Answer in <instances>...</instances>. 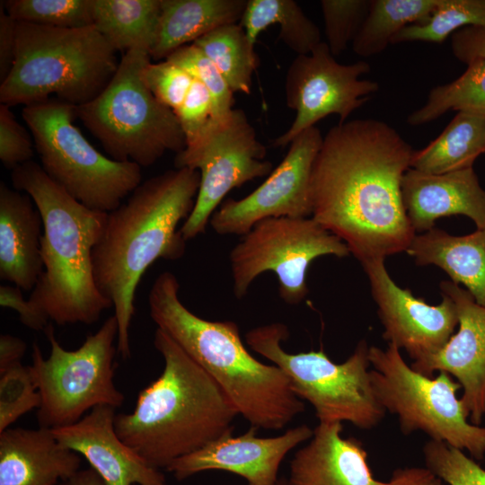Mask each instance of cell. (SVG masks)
I'll return each mask as SVG.
<instances>
[{
	"label": "cell",
	"mask_w": 485,
	"mask_h": 485,
	"mask_svg": "<svg viewBox=\"0 0 485 485\" xmlns=\"http://www.w3.org/2000/svg\"><path fill=\"white\" fill-rule=\"evenodd\" d=\"M413 152L375 119L339 123L323 137L311 175L312 217L361 265L406 251L416 236L401 198Z\"/></svg>",
	"instance_id": "1"
},
{
	"label": "cell",
	"mask_w": 485,
	"mask_h": 485,
	"mask_svg": "<svg viewBox=\"0 0 485 485\" xmlns=\"http://www.w3.org/2000/svg\"><path fill=\"white\" fill-rule=\"evenodd\" d=\"M349 254L348 246L312 216L267 218L242 235L230 252L233 291L242 298L255 278L271 271L282 300L298 304L309 293L306 274L313 260Z\"/></svg>",
	"instance_id": "12"
},
{
	"label": "cell",
	"mask_w": 485,
	"mask_h": 485,
	"mask_svg": "<svg viewBox=\"0 0 485 485\" xmlns=\"http://www.w3.org/2000/svg\"><path fill=\"white\" fill-rule=\"evenodd\" d=\"M418 265H436L451 281L462 284L485 307V228L453 235L432 228L414 237L406 251Z\"/></svg>",
	"instance_id": "24"
},
{
	"label": "cell",
	"mask_w": 485,
	"mask_h": 485,
	"mask_svg": "<svg viewBox=\"0 0 485 485\" xmlns=\"http://www.w3.org/2000/svg\"><path fill=\"white\" fill-rule=\"evenodd\" d=\"M0 433L25 413L39 409L40 395L30 366L22 363L0 374Z\"/></svg>",
	"instance_id": "36"
},
{
	"label": "cell",
	"mask_w": 485,
	"mask_h": 485,
	"mask_svg": "<svg viewBox=\"0 0 485 485\" xmlns=\"http://www.w3.org/2000/svg\"><path fill=\"white\" fill-rule=\"evenodd\" d=\"M251 426L244 434L228 432L196 452L173 461L166 470L181 481L204 471H226L244 478L249 485H276L285 456L313 433L307 425L290 428L273 437L257 436Z\"/></svg>",
	"instance_id": "18"
},
{
	"label": "cell",
	"mask_w": 485,
	"mask_h": 485,
	"mask_svg": "<svg viewBox=\"0 0 485 485\" xmlns=\"http://www.w3.org/2000/svg\"><path fill=\"white\" fill-rule=\"evenodd\" d=\"M485 24V0H440L423 22L408 25L392 44L411 41L442 43L467 26Z\"/></svg>",
	"instance_id": "32"
},
{
	"label": "cell",
	"mask_w": 485,
	"mask_h": 485,
	"mask_svg": "<svg viewBox=\"0 0 485 485\" xmlns=\"http://www.w3.org/2000/svg\"><path fill=\"white\" fill-rule=\"evenodd\" d=\"M440 0H371L368 13L352 42L364 57L382 53L397 33L410 24L425 21Z\"/></svg>",
	"instance_id": "29"
},
{
	"label": "cell",
	"mask_w": 485,
	"mask_h": 485,
	"mask_svg": "<svg viewBox=\"0 0 485 485\" xmlns=\"http://www.w3.org/2000/svg\"><path fill=\"white\" fill-rule=\"evenodd\" d=\"M247 0H161L157 40L151 51L164 60L213 30L241 21Z\"/></svg>",
	"instance_id": "25"
},
{
	"label": "cell",
	"mask_w": 485,
	"mask_h": 485,
	"mask_svg": "<svg viewBox=\"0 0 485 485\" xmlns=\"http://www.w3.org/2000/svg\"><path fill=\"white\" fill-rule=\"evenodd\" d=\"M141 76L154 96L173 111L181 106L193 82L185 69L167 59L148 62Z\"/></svg>",
	"instance_id": "38"
},
{
	"label": "cell",
	"mask_w": 485,
	"mask_h": 485,
	"mask_svg": "<svg viewBox=\"0 0 485 485\" xmlns=\"http://www.w3.org/2000/svg\"><path fill=\"white\" fill-rule=\"evenodd\" d=\"M162 374L139 393L131 413L115 417L119 437L150 466L166 469L225 433L238 414L217 383L157 328Z\"/></svg>",
	"instance_id": "4"
},
{
	"label": "cell",
	"mask_w": 485,
	"mask_h": 485,
	"mask_svg": "<svg viewBox=\"0 0 485 485\" xmlns=\"http://www.w3.org/2000/svg\"><path fill=\"white\" fill-rule=\"evenodd\" d=\"M454 56L466 65L485 59V24L467 26L450 37Z\"/></svg>",
	"instance_id": "41"
},
{
	"label": "cell",
	"mask_w": 485,
	"mask_h": 485,
	"mask_svg": "<svg viewBox=\"0 0 485 485\" xmlns=\"http://www.w3.org/2000/svg\"><path fill=\"white\" fill-rule=\"evenodd\" d=\"M165 59L185 69L209 91L215 105V117L227 114L234 108V93L215 64L194 44L186 45Z\"/></svg>",
	"instance_id": "37"
},
{
	"label": "cell",
	"mask_w": 485,
	"mask_h": 485,
	"mask_svg": "<svg viewBox=\"0 0 485 485\" xmlns=\"http://www.w3.org/2000/svg\"><path fill=\"white\" fill-rule=\"evenodd\" d=\"M401 198L415 232H427L438 218L454 215L485 228V190L472 167L439 174L410 168L401 180Z\"/></svg>",
	"instance_id": "20"
},
{
	"label": "cell",
	"mask_w": 485,
	"mask_h": 485,
	"mask_svg": "<svg viewBox=\"0 0 485 485\" xmlns=\"http://www.w3.org/2000/svg\"><path fill=\"white\" fill-rule=\"evenodd\" d=\"M161 0H93V25L116 51L155 45Z\"/></svg>",
	"instance_id": "26"
},
{
	"label": "cell",
	"mask_w": 485,
	"mask_h": 485,
	"mask_svg": "<svg viewBox=\"0 0 485 485\" xmlns=\"http://www.w3.org/2000/svg\"><path fill=\"white\" fill-rule=\"evenodd\" d=\"M342 429L340 422H319L290 462L288 485H386L374 477L361 442L344 438Z\"/></svg>",
	"instance_id": "21"
},
{
	"label": "cell",
	"mask_w": 485,
	"mask_h": 485,
	"mask_svg": "<svg viewBox=\"0 0 485 485\" xmlns=\"http://www.w3.org/2000/svg\"><path fill=\"white\" fill-rule=\"evenodd\" d=\"M199 183L198 171L174 168L141 182L125 202L107 213L102 235L93 250V273L98 289L114 309L117 349L124 359L130 357L137 287L155 260L184 255L186 241L178 227L193 209Z\"/></svg>",
	"instance_id": "3"
},
{
	"label": "cell",
	"mask_w": 485,
	"mask_h": 485,
	"mask_svg": "<svg viewBox=\"0 0 485 485\" xmlns=\"http://www.w3.org/2000/svg\"><path fill=\"white\" fill-rule=\"evenodd\" d=\"M13 187L28 194L43 222L40 253L43 271L24 299L21 288L0 287V304L14 310L34 331L97 322L111 303L98 289L93 250L100 241L107 213L91 209L51 180L41 165L29 161L11 172Z\"/></svg>",
	"instance_id": "2"
},
{
	"label": "cell",
	"mask_w": 485,
	"mask_h": 485,
	"mask_svg": "<svg viewBox=\"0 0 485 485\" xmlns=\"http://www.w3.org/2000/svg\"><path fill=\"white\" fill-rule=\"evenodd\" d=\"M60 485H106L101 478L92 469L79 470L72 477L61 481Z\"/></svg>",
	"instance_id": "45"
},
{
	"label": "cell",
	"mask_w": 485,
	"mask_h": 485,
	"mask_svg": "<svg viewBox=\"0 0 485 485\" xmlns=\"http://www.w3.org/2000/svg\"><path fill=\"white\" fill-rule=\"evenodd\" d=\"M440 289L454 303L459 330L442 348L410 366L429 377L436 371L453 375L463 390L461 401L470 422L481 426L485 415V307L452 281H442Z\"/></svg>",
	"instance_id": "17"
},
{
	"label": "cell",
	"mask_w": 485,
	"mask_h": 485,
	"mask_svg": "<svg viewBox=\"0 0 485 485\" xmlns=\"http://www.w3.org/2000/svg\"><path fill=\"white\" fill-rule=\"evenodd\" d=\"M371 0H322L326 44L340 56L352 44L370 7Z\"/></svg>",
	"instance_id": "35"
},
{
	"label": "cell",
	"mask_w": 485,
	"mask_h": 485,
	"mask_svg": "<svg viewBox=\"0 0 485 485\" xmlns=\"http://www.w3.org/2000/svg\"><path fill=\"white\" fill-rule=\"evenodd\" d=\"M423 456L425 466L446 485H485V470L460 449L430 439Z\"/></svg>",
	"instance_id": "34"
},
{
	"label": "cell",
	"mask_w": 485,
	"mask_h": 485,
	"mask_svg": "<svg viewBox=\"0 0 485 485\" xmlns=\"http://www.w3.org/2000/svg\"><path fill=\"white\" fill-rule=\"evenodd\" d=\"M276 485H288L287 484V479L286 478H280L278 479V482Z\"/></svg>",
	"instance_id": "46"
},
{
	"label": "cell",
	"mask_w": 485,
	"mask_h": 485,
	"mask_svg": "<svg viewBox=\"0 0 485 485\" xmlns=\"http://www.w3.org/2000/svg\"><path fill=\"white\" fill-rule=\"evenodd\" d=\"M27 349L26 343L11 334L0 336V374L22 363Z\"/></svg>",
	"instance_id": "44"
},
{
	"label": "cell",
	"mask_w": 485,
	"mask_h": 485,
	"mask_svg": "<svg viewBox=\"0 0 485 485\" xmlns=\"http://www.w3.org/2000/svg\"><path fill=\"white\" fill-rule=\"evenodd\" d=\"M17 22L4 10L0 3V83L10 73L16 55Z\"/></svg>",
	"instance_id": "42"
},
{
	"label": "cell",
	"mask_w": 485,
	"mask_h": 485,
	"mask_svg": "<svg viewBox=\"0 0 485 485\" xmlns=\"http://www.w3.org/2000/svg\"><path fill=\"white\" fill-rule=\"evenodd\" d=\"M273 24H279L278 39L297 55L310 54L322 41L318 26L295 1L247 0L240 25L252 45Z\"/></svg>",
	"instance_id": "28"
},
{
	"label": "cell",
	"mask_w": 485,
	"mask_h": 485,
	"mask_svg": "<svg viewBox=\"0 0 485 485\" xmlns=\"http://www.w3.org/2000/svg\"><path fill=\"white\" fill-rule=\"evenodd\" d=\"M41 216L31 198L0 183V278L31 291L43 271Z\"/></svg>",
	"instance_id": "23"
},
{
	"label": "cell",
	"mask_w": 485,
	"mask_h": 485,
	"mask_svg": "<svg viewBox=\"0 0 485 485\" xmlns=\"http://www.w3.org/2000/svg\"><path fill=\"white\" fill-rule=\"evenodd\" d=\"M483 153L485 117L457 112L436 139L413 152L410 166L428 173H445L472 167Z\"/></svg>",
	"instance_id": "27"
},
{
	"label": "cell",
	"mask_w": 485,
	"mask_h": 485,
	"mask_svg": "<svg viewBox=\"0 0 485 485\" xmlns=\"http://www.w3.org/2000/svg\"><path fill=\"white\" fill-rule=\"evenodd\" d=\"M115 411L112 406H96L76 423L52 432L61 445L82 454L106 485H166L160 470L119 437Z\"/></svg>",
	"instance_id": "19"
},
{
	"label": "cell",
	"mask_w": 485,
	"mask_h": 485,
	"mask_svg": "<svg viewBox=\"0 0 485 485\" xmlns=\"http://www.w3.org/2000/svg\"><path fill=\"white\" fill-rule=\"evenodd\" d=\"M192 44L215 64L233 93H251L258 58L240 23L218 27Z\"/></svg>",
	"instance_id": "30"
},
{
	"label": "cell",
	"mask_w": 485,
	"mask_h": 485,
	"mask_svg": "<svg viewBox=\"0 0 485 485\" xmlns=\"http://www.w3.org/2000/svg\"><path fill=\"white\" fill-rule=\"evenodd\" d=\"M16 55L0 83V102L24 106L57 99L75 106L99 95L119 61L97 28L63 29L17 22Z\"/></svg>",
	"instance_id": "6"
},
{
	"label": "cell",
	"mask_w": 485,
	"mask_h": 485,
	"mask_svg": "<svg viewBox=\"0 0 485 485\" xmlns=\"http://www.w3.org/2000/svg\"><path fill=\"white\" fill-rule=\"evenodd\" d=\"M323 137L317 127L301 132L261 185L240 199H226L209 224L220 235H244L257 223L273 217L312 216L311 175Z\"/></svg>",
	"instance_id": "15"
},
{
	"label": "cell",
	"mask_w": 485,
	"mask_h": 485,
	"mask_svg": "<svg viewBox=\"0 0 485 485\" xmlns=\"http://www.w3.org/2000/svg\"><path fill=\"white\" fill-rule=\"evenodd\" d=\"M75 105L49 98L23 107L41 167L85 207L109 213L141 183V167L99 152L74 123Z\"/></svg>",
	"instance_id": "9"
},
{
	"label": "cell",
	"mask_w": 485,
	"mask_h": 485,
	"mask_svg": "<svg viewBox=\"0 0 485 485\" xmlns=\"http://www.w3.org/2000/svg\"><path fill=\"white\" fill-rule=\"evenodd\" d=\"M362 266L384 326L383 338L404 349L413 361L442 348L458 324L453 300L441 294L442 302L431 305L415 297L410 290L400 287L392 280L384 260H370Z\"/></svg>",
	"instance_id": "16"
},
{
	"label": "cell",
	"mask_w": 485,
	"mask_h": 485,
	"mask_svg": "<svg viewBox=\"0 0 485 485\" xmlns=\"http://www.w3.org/2000/svg\"><path fill=\"white\" fill-rule=\"evenodd\" d=\"M79 454L52 429L15 428L0 433V485H57L79 471Z\"/></svg>",
	"instance_id": "22"
},
{
	"label": "cell",
	"mask_w": 485,
	"mask_h": 485,
	"mask_svg": "<svg viewBox=\"0 0 485 485\" xmlns=\"http://www.w3.org/2000/svg\"><path fill=\"white\" fill-rule=\"evenodd\" d=\"M244 111L233 109L213 118L199 137L176 154L175 168L200 174L193 209L180 231L187 242L202 234L226 194L256 178L268 177L272 163Z\"/></svg>",
	"instance_id": "13"
},
{
	"label": "cell",
	"mask_w": 485,
	"mask_h": 485,
	"mask_svg": "<svg viewBox=\"0 0 485 485\" xmlns=\"http://www.w3.org/2000/svg\"><path fill=\"white\" fill-rule=\"evenodd\" d=\"M50 354L45 358L34 343L32 380L40 395L37 411L39 427L58 428L79 421L84 414L100 405L120 407L124 395L114 384V362L118 322L114 315L88 335L75 350L65 349L49 323L45 329Z\"/></svg>",
	"instance_id": "11"
},
{
	"label": "cell",
	"mask_w": 485,
	"mask_h": 485,
	"mask_svg": "<svg viewBox=\"0 0 485 485\" xmlns=\"http://www.w3.org/2000/svg\"><path fill=\"white\" fill-rule=\"evenodd\" d=\"M173 112L183 131L187 146L199 137L215 117L214 101L207 87L193 78L187 96Z\"/></svg>",
	"instance_id": "39"
},
{
	"label": "cell",
	"mask_w": 485,
	"mask_h": 485,
	"mask_svg": "<svg viewBox=\"0 0 485 485\" xmlns=\"http://www.w3.org/2000/svg\"><path fill=\"white\" fill-rule=\"evenodd\" d=\"M151 59L150 52L143 48L125 52L102 92L75 107L77 119L110 158L140 167L186 146L175 113L154 96L142 79V69Z\"/></svg>",
	"instance_id": "7"
},
{
	"label": "cell",
	"mask_w": 485,
	"mask_h": 485,
	"mask_svg": "<svg viewBox=\"0 0 485 485\" xmlns=\"http://www.w3.org/2000/svg\"><path fill=\"white\" fill-rule=\"evenodd\" d=\"M370 69L366 61L340 64L324 41L310 54L297 55L285 79L287 106L296 115L290 128L273 140V146L290 144L301 132L331 114L338 115L339 123H344L379 91L377 82L360 79Z\"/></svg>",
	"instance_id": "14"
},
{
	"label": "cell",
	"mask_w": 485,
	"mask_h": 485,
	"mask_svg": "<svg viewBox=\"0 0 485 485\" xmlns=\"http://www.w3.org/2000/svg\"><path fill=\"white\" fill-rule=\"evenodd\" d=\"M386 485H446L426 466H408L396 469Z\"/></svg>",
	"instance_id": "43"
},
{
	"label": "cell",
	"mask_w": 485,
	"mask_h": 485,
	"mask_svg": "<svg viewBox=\"0 0 485 485\" xmlns=\"http://www.w3.org/2000/svg\"><path fill=\"white\" fill-rule=\"evenodd\" d=\"M451 110L485 117V59L469 63L458 78L432 88L425 104L411 112L407 122L424 125Z\"/></svg>",
	"instance_id": "31"
},
{
	"label": "cell",
	"mask_w": 485,
	"mask_h": 485,
	"mask_svg": "<svg viewBox=\"0 0 485 485\" xmlns=\"http://www.w3.org/2000/svg\"><path fill=\"white\" fill-rule=\"evenodd\" d=\"M180 284L169 271L154 280L150 316L220 386L238 414L257 428L281 429L304 410L288 378L244 346L232 321H208L190 312L179 297Z\"/></svg>",
	"instance_id": "5"
},
{
	"label": "cell",
	"mask_w": 485,
	"mask_h": 485,
	"mask_svg": "<svg viewBox=\"0 0 485 485\" xmlns=\"http://www.w3.org/2000/svg\"><path fill=\"white\" fill-rule=\"evenodd\" d=\"M288 337L287 325L273 322L250 330L245 340L251 349L284 372L294 393L313 407L319 422L347 421L370 430L382 421L386 411L373 390L365 340L346 361L337 364L322 349L287 352L281 343Z\"/></svg>",
	"instance_id": "8"
},
{
	"label": "cell",
	"mask_w": 485,
	"mask_h": 485,
	"mask_svg": "<svg viewBox=\"0 0 485 485\" xmlns=\"http://www.w3.org/2000/svg\"><path fill=\"white\" fill-rule=\"evenodd\" d=\"M369 360L375 395L385 411L397 416L401 433L420 431L476 460L484 458L485 427L468 421L456 396L462 386L449 374L438 372L433 378L415 371L392 343L384 349L369 347Z\"/></svg>",
	"instance_id": "10"
},
{
	"label": "cell",
	"mask_w": 485,
	"mask_h": 485,
	"mask_svg": "<svg viewBox=\"0 0 485 485\" xmlns=\"http://www.w3.org/2000/svg\"><path fill=\"white\" fill-rule=\"evenodd\" d=\"M0 3L17 22L63 29L93 25V0H5Z\"/></svg>",
	"instance_id": "33"
},
{
	"label": "cell",
	"mask_w": 485,
	"mask_h": 485,
	"mask_svg": "<svg viewBox=\"0 0 485 485\" xmlns=\"http://www.w3.org/2000/svg\"><path fill=\"white\" fill-rule=\"evenodd\" d=\"M33 145L27 130L21 125L10 110L0 104V159L3 164L13 170L31 161Z\"/></svg>",
	"instance_id": "40"
}]
</instances>
